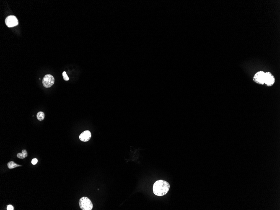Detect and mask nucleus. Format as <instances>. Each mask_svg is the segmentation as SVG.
Instances as JSON below:
<instances>
[{
  "label": "nucleus",
  "mask_w": 280,
  "mask_h": 210,
  "mask_svg": "<svg viewBox=\"0 0 280 210\" xmlns=\"http://www.w3.org/2000/svg\"><path fill=\"white\" fill-rule=\"evenodd\" d=\"M8 167L9 169H13L16 168V167H19V166H22V165H19L15 163L14 162L11 161L8 162L7 164Z\"/></svg>",
  "instance_id": "nucleus-9"
},
{
  "label": "nucleus",
  "mask_w": 280,
  "mask_h": 210,
  "mask_svg": "<svg viewBox=\"0 0 280 210\" xmlns=\"http://www.w3.org/2000/svg\"><path fill=\"white\" fill-rule=\"evenodd\" d=\"M265 73L263 71L258 72L254 75L253 81L254 82L259 84H264L265 83Z\"/></svg>",
  "instance_id": "nucleus-4"
},
{
  "label": "nucleus",
  "mask_w": 280,
  "mask_h": 210,
  "mask_svg": "<svg viewBox=\"0 0 280 210\" xmlns=\"http://www.w3.org/2000/svg\"><path fill=\"white\" fill-rule=\"evenodd\" d=\"M80 208L82 210H91L93 205L91 200L86 197H82L79 201Z\"/></svg>",
  "instance_id": "nucleus-2"
},
{
  "label": "nucleus",
  "mask_w": 280,
  "mask_h": 210,
  "mask_svg": "<svg viewBox=\"0 0 280 210\" xmlns=\"http://www.w3.org/2000/svg\"><path fill=\"white\" fill-rule=\"evenodd\" d=\"M6 24L8 27H15L18 25V21L16 16H9L6 17L5 20Z\"/></svg>",
  "instance_id": "nucleus-6"
},
{
  "label": "nucleus",
  "mask_w": 280,
  "mask_h": 210,
  "mask_svg": "<svg viewBox=\"0 0 280 210\" xmlns=\"http://www.w3.org/2000/svg\"><path fill=\"white\" fill-rule=\"evenodd\" d=\"M170 187V185L166 181L159 180L154 183L153 187L154 193L156 196H164L168 193Z\"/></svg>",
  "instance_id": "nucleus-1"
},
{
  "label": "nucleus",
  "mask_w": 280,
  "mask_h": 210,
  "mask_svg": "<svg viewBox=\"0 0 280 210\" xmlns=\"http://www.w3.org/2000/svg\"><path fill=\"white\" fill-rule=\"evenodd\" d=\"M55 82V79L52 75H46L42 80L43 86L46 88H50L52 86Z\"/></svg>",
  "instance_id": "nucleus-3"
},
{
  "label": "nucleus",
  "mask_w": 280,
  "mask_h": 210,
  "mask_svg": "<svg viewBox=\"0 0 280 210\" xmlns=\"http://www.w3.org/2000/svg\"><path fill=\"white\" fill-rule=\"evenodd\" d=\"M91 133L89 131H85L80 135L79 139L83 142H87L91 139Z\"/></svg>",
  "instance_id": "nucleus-7"
},
{
  "label": "nucleus",
  "mask_w": 280,
  "mask_h": 210,
  "mask_svg": "<svg viewBox=\"0 0 280 210\" xmlns=\"http://www.w3.org/2000/svg\"><path fill=\"white\" fill-rule=\"evenodd\" d=\"M45 117V114L42 112H39L36 114V117L38 120L41 121L44 120Z\"/></svg>",
  "instance_id": "nucleus-10"
},
{
  "label": "nucleus",
  "mask_w": 280,
  "mask_h": 210,
  "mask_svg": "<svg viewBox=\"0 0 280 210\" xmlns=\"http://www.w3.org/2000/svg\"><path fill=\"white\" fill-rule=\"evenodd\" d=\"M7 210H14V208L12 205H8L7 207Z\"/></svg>",
  "instance_id": "nucleus-13"
},
{
  "label": "nucleus",
  "mask_w": 280,
  "mask_h": 210,
  "mask_svg": "<svg viewBox=\"0 0 280 210\" xmlns=\"http://www.w3.org/2000/svg\"><path fill=\"white\" fill-rule=\"evenodd\" d=\"M275 79L274 75L270 72L265 73V83L267 86H271L275 83Z\"/></svg>",
  "instance_id": "nucleus-5"
},
{
  "label": "nucleus",
  "mask_w": 280,
  "mask_h": 210,
  "mask_svg": "<svg viewBox=\"0 0 280 210\" xmlns=\"http://www.w3.org/2000/svg\"><path fill=\"white\" fill-rule=\"evenodd\" d=\"M37 162H38V160L36 158H34L32 159V164L33 165H35L37 164Z\"/></svg>",
  "instance_id": "nucleus-12"
},
{
  "label": "nucleus",
  "mask_w": 280,
  "mask_h": 210,
  "mask_svg": "<svg viewBox=\"0 0 280 210\" xmlns=\"http://www.w3.org/2000/svg\"><path fill=\"white\" fill-rule=\"evenodd\" d=\"M62 76H63V78H64V79L65 81H68L69 80V77L67 76V74H66V72L65 71H64L62 73Z\"/></svg>",
  "instance_id": "nucleus-11"
},
{
  "label": "nucleus",
  "mask_w": 280,
  "mask_h": 210,
  "mask_svg": "<svg viewBox=\"0 0 280 210\" xmlns=\"http://www.w3.org/2000/svg\"><path fill=\"white\" fill-rule=\"evenodd\" d=\"M28 154L26 150H22V153H18L17 155V157L19 159H24L27 157Z\"/></svg>",
  "instance_id": "nucleus-8"
}]
</instances>
